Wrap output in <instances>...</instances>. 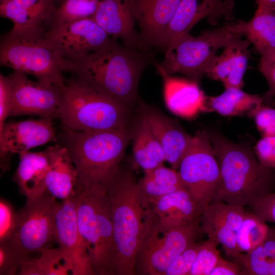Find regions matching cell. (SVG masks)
I'll list each match as a JSON object with an SVG mask.
<instances>
[{
    "mask_svg": "<svg viewBox=\"0 0 275 275\" xmlns=\"http://www.w3.org/2000/svg\"><path fill=\"white\" fill-rule=\"evenodd\" d=\"M99 2V0H63L58 6L49 28L92 17Z\"/></svg>",
    "mask_w": 275,
    "mask_h": 275,
    "instance_id": "d6a6232c",
    "label": "cell"
},
{
    "mask_svg": "<svg viewBox=\"0 0 275 275\" xmlns=\"http://www.w3.org/2000/svg\"><path fill=\"white\" fill-rule=\"evenodd\" d=\"M249 117L253 118L262 136L275 135V100L263 101L250 113Z\"/></svg>",
    "mask_w": 275,
    "mask_h": 275,
    "instance_id": "d590c367",
    "label": "cell"
},
{
    "mask_svg": "<svg viewBox=\"0 0 275 275\" xmlns=\"http://www.w3.org/2000/svg\"><path fill=\"white\" fill-rule=\"evenodd\" d=\"M202 234L200 218L186 225L167 228L151 216L135 256V274L164 275L175 258Z\"/></svg>",
    "mask_w": 275,
    "mask_h": 275,
    "instance_id": "9c48e42d",
    "label": "cell"
},
{
    "mask_svg": "<svg viewBox=\"0 0 275 275\" xmlns=\"http://www.w3.org/2000/svg\"><path fill=\"white\" fill-rule=\"evenodd\" d=\"M19 162L13 177L21 194L26 199L43 195L46 191L45 180L49 159L45 149L40 152L28 151L19 154Z\"/></svg>",
    "mask_w": 275,
    "mask_h": 275,
    "instance_id": "d4e9b609",
    "label": "cell"
},
{
    "mask_svg": "<svg viewBox=\"0 0 275 275\" xmlns=\"http://www.w3.org/2000/svg\"><path fill=\"white\" fill-rule=\"evenodd\" d=\"M219 169V181L211 202L253 207L274 192L275 170L262 166L247 146L217 132L208 133Z\"/></svg>",
    "mask_w": 275,
    "mask_h": 275,
    "instance_id": "7a4b0ae2",
    "label": "cell"
},
{
    "mask_svg": "<svg viewBox=\"0 0 275 275\" xmlns=\"http://www.w3.org/2000/svg\"><path fill=\"white\" fill-rule=\"evenodd\" d=\"M140 28L141 47L164 50L167 31L181 0H129Z\"/></svg>",
    "mask_w": 275,
    "mask_h": 275,
    "instance_id": "2e32d148",
    "label": "cell"
},
{
    "mask_svg": "<svg viewBox=\"0 0 275 275\" xmlns=\"http://www.w3.org/2000/svg\"><path fill=\"white\" fill-rule=\"evenodd\" d=\"M253 18L238 20L239 29L261 56L275 49V3L258 2Z\"/></svg>",
    "mask_w": 275,
    "mask_h": 275,
    "instance_id": "4316f807",
    "label": "cell"
},
{
    "mask_svg": "<svg viewBox=\"0 0 275 275\" xmlns=\"http://www.w3.org/2000/svg\"><path fill=\"white\" fill-rule=\"evenodd\" d=\"M178 172L184 186L204 210L218 184L219 169L207 132L199 131L182 159Z\"/></svg>",
    "mask_w": 275,
    "mask_h": 275,
    "instance_id": "8fae6325",
    "label": "cell"
},
{
    "mask_svg": "<svg viewBox=\"0 0 275 275\" xmlns=\"http://www.w3.org/2000/svg\"><path fill=\"white\" fill-rule=\"evenodd\" d=\"M242 37H237L226 46L219 56H216L206 74L210 78L221 81L225 89L243 86V77L247 68L251 44Z\"/></svg>",
    "mask_w": 275,
    "mask_h": 275,
    "instance_id": "603a6c76",
    "label": "cell"
},
{
    "mask_svg": "<svg viewBox=\"0 0 275 275\" xmlns=\"http://www.w3.org/2000/svg\"><path fill=\"white\" fill-rule=\"evenodd\" d=\"M258 2L275 3V0H256V3Z\"/></svg>",
    "mask_w": 275,
    "mask_h": 275,
    "instance_id": "ee69618b",
    "label": "cell"
},
{
    "mask_svg": "<svg viewBox=\"0 0 275 275\" xmlns=\"http://www.w3.org/2000/svg\"><path fill=\"white\" fill-rule=\"evenodd\" d=\"M63 0H57L58 3L59 5Z\"/></svg>",
    "mask_w": 275,
    "mask_h": 275,
    "instance_id": "f6af8a7d",
    "label": "cell"
},
{
    "mask_svg": "<svg viewBox=\"0 0 275 275\" xmlns=\"http://www.w3.org/2000/svg\"><path fill=\"white\" fill-rule=\"evenodd\" d=\"M132 139L133 167L140 168L145 172L162 165L166 161L160 143L140 114L132 129Z\"/></svg>",
    "mask_w": 275,
    "mask_h": 275,
    "instance_id": "83f0119b",
    "label": "cell"
},
{
    "mask_svg": "<svg viewBox=\"0 0 275 275\" xmlns=\"http://www.w3.org/2000/svg\"><path fill=\"white\" fill-rule=\"evenodd\" d=\"M245 213L243 206L212 202L201 215V230L208 238L221 244L227 255L236 259L240 254L237 234Z\"/></svg>",
    "mask_w": 275,
    "mask_h": 275,
    "instance_id": "ac0fdd59",
    "label": "cell"
},
{
    "mask_svg": "<svg viewBox=\"0 0 275 275\" xmlns=\"http://www.w3.org/2000/svg\"><path fill=\"white\" fill-rule=\"evenodd\" d=\"M238 20L202 31L196 37L188 34L170 45L160 63L155 65L169 74L181 73L198 84L206 75L218 49L242 37Z\"/></svg>",
    "mask_w": 275,
    "mask_h": 275,
    "instance_id": "ba28073f",
    "label": "cell"
},
{
    "mask_svg": "<svg viewBox=\"0 0 275 275\" xmlns=\"http://www.w3.org/2000/svg\"><path fill=\"white\" fill-rule=\"evenodd\" d=\"M269 229L265 222L253 213L245 211L237 234L239 252L249 253L259 246L266 239Z\"/></svg>",
    "mask_w": 275,
    "mask_h": 275,
    "instance_id": "1f68e13d",
    "label": "cell"
},
{
    "mask_svg": "<svg viewBox=\"0 0 275 275\" xmlns=\"http://www.w3.org/2000/svg\"><path fill=\"white\" fill-rule=\"evenodd\" d=\"M37 258L28 257L22 262L20 275H74L72 265L65 253L59 246L49 248Z\"/></svg>",
    "mask_w": 275,
    "mask_h": 275,
    "instance_id": "4dcf8cb0",
    "label": "cell"
},
{
    "mask_svg": "<svg viewBox=\"0 0 275 275\" xmlns=\"http://www.w3.org/2000/svg\"><path fill=\"white\" fill-rule=\"evenodd\" d=\"M58 204L46 190L39 197L27 199L23 207L16 212L14 230L7 239L25 258L33 253L41 254L56 242L55 213Z\"/></svg>",
    "mask_w": 275,
    "mask_h": 275,
    "instance_id": "30bf717a",
    "label": "cell"
},
{
    "mask_svg": "<svg viewBox=\"0 0 275 275\" xmlns=\"http://www.w3.org/2000/svg\"><path fill=\"white\" fill-rule=\"evenodd\" d=\"M144 173L138 180V188L142 202L148 209L161 197L185 187L178 171L163 164Z\"/></svg>",
    "mask_w": 275,
    "mask_h": 275,
    "instance_id": "f1b7e54d",
    "label": "cell"
},
{
    "mask_svg": "<svg viewBox=\"0 0 275 275\" xmlns=\"http://www.w3.org/2000/svg\"><path fill=\"white\" fill-rule=\"evenodd\" d=\"M148 209L153 219L167 228L191 223L200 218L204 210L186 187L161 197Z\"/></svg>",
    "mask_w": 275,
    "mask_h": 275,
    "instance_id": "7402d4cb",
    "label": "cell"
},
{
    "mask_svg": "<svg viewBox=\"0 0 275 275\" xmlns=\"http://www.w3.org/2000/svg\"><path fill=\"white\" fill-rule=\"evenodd\" d=\"M25 259L8 239L0 242V274L14 275Z\"/></svg>",
    "mask_w": 275,
    "mask_h": 275,
    "instance_id": "e575fe53",
    "label": "cell"
},
{
    "mask_svg": "<svg viewBox=\"0 0 275 275\" xmlns=\"http://www.w3.org/2000/svg\"><path fill=\"white\" fill-rule=\"evenodd\" d=\"M0 3L1 16L20 28L49 25L59 5L57 0H4Z\"/></svg>",
    "mask_w": 275,
    "mask_h": 275,
    "instance_id": "484cf974",
    "label": "cell"
},
{
    "mask_svg": "<svg viewBox=\"0 0 275 275\" xmlns=\"http://www.w3.org/2000/svg\"><path fill=\"white\" fill-rule=\"evenodd\" d=\"M92 18L109 37L121 39L124 46L146 51L134 28L136 21L129 0H100Z\"/></svg>",
    "mask_w": 275,
    "mask_h": 275,
    "instance_id": "ffe728a7",
    "label": "cell"
},
{
    "mask_svg": "<svg viewBox=\"0 0 275 275\" xmlns=\"http://www.w3.org/2000/svg\"><path fill=\"white\" fill-rule=\"evenodd\" d=\"M78 195L58 203L55 213L56 240L73 267L74 275L94 272L77 223Z\"/></svg>",
    "mask_w": 275,
    "mask_h": 275,
    "instance_id": "9a60e30c",
    "label": "cell"
},
{
    "mask_svg": "<svg viewBox=\"0 0 275 275\" xmlns=\"http://www.w3.org/2000/svg\"><path fill=\"white\" fill-rule=\"evenodd\" d=\"M44 26H13L0 41V64L62 87L65 60L44 39Z\"/></svg>",
    "mask_w": 275,
    "mask_h": 275,
    "instance_id": "8992f818",
    "label": "cell"
},
{
    "mask_svg": "<svg viewBox=\"0 0 275 275\" xmlns=\"http://www.w3.org/2000/svg\"><path fill=\"white\" fill-rule=\"evenodd\" d=\"M51 121L40 118L5 122L0 129V164L3 172L9 170L14 154L58 142Z\"/></svg>",
    "mask_w": 275,
    "mask_h": 275,
    "instance_id": "5bb4252c",
    "label": "cell"
},
{
    "mask_svg": "<svg viewBox=\"0 0 275 275\" xmlns=\"http://www.w3.org/2000/svg\"><path fill=\"white\" fill-rule=\"evenodd\" d=\"M76 193L78 229L87 247L94 274L111 275L114 232L106 189L95 188Z\"/></svg>",
    "mask_w": 275,
    "mask_h": 275,
    "instance_id": "52a82bcc",
    "label": "cell"
},
{
    "mask_svg": "<svg viewBox=\"0 0 275 275\" xmlns=\"http://www.w3.org/2000/svg\"><path fill=\"white\" fill-rule=\"evenodd\" d=\"M132 139L128 127L86 132L62 127L58 141L68 151L77 173L76 191L107 189Z\"/></svg>",
    "mask_w": 275,
    "mask_h": 275,
    "instance_id": "277c9868",
    "label": "cell"
},
{
    "mask_svg": "<svg viewBox=\"0 0 275 275\" xmlns=\"http://www.w3.org/2000/svg\"><path fill=\"white\" fill-rule=\"evenodd\" d=\"M237 274H241L240 266L225 260L221 257L209 275Z\"/></svg>",
    "mask_w": 275,
    "mask_h": 275,
    "instance_id": "7bdbcfd3",
    "label": "cell"
},
{
    "mask_svg": "<svg viewBox=\"0 0 275 275\" xmlns=\"http://www.w3.org/2000/svg\"><path fill=\"white\" fill-rule=\"evenodd\" d=\"M3 1H4V0H0V2H2Z\"/></svg>",
    "mask_w": 275,
    "mask_h": 275,
    "instance_id": "bcb514c9",
    "label": "cell"
},
{
    "mask_svg": "<svg viewBox=\"0 0 275 275\" xmlns=\"http://www.w3.org/2000/svg\"><path fill=\"white\" fill-rule=\"evenodd\" d=\"M251 208V212L263 221L275 224V192L261 198Z\"/></svg>",
    "mask_w": 275,
    "mask_h": 275,
    "instance_id": "60d3db41",
    "label": "cell"
},
{
    "mask_svg": "<svg viewBox=\"0 0 275 275\" xmlns=\"http://www.w3.org/2000/svg\"><path fill=\"white\" fill-rule=\"evenodd\" d=\"M49 166L45 180L46 190L62 201L76 195L77 173L68 150L60 144L46 149Z\"/></svg>",
    "mask_w": 275,
    "mask_h": 275,
    "instance_id": "cb8c5ba5",
    "label": "cell"
},
{
    "mask_svg": "<svg viewBox=\"0 0 275 275\" xmlns=\"http://www.w3.org/2000/svg\"><path fill=\"white\" fill-rule=\"evenodd\" d=\"M216 242L209 238L200 242L196 260L188 275L210 274L221 257Z\"/></svg>",
    "mask_w": 275,
    "mask_h": 275,
    "instance_id": "836d02e7",
    "label": "cell"
},
{
    "mask_svg": "<svg viewBox=\"0 0 275 275\" xmlns=\"http://www.w3.org/2000/svg\"><path fill=\"white\" fill-rule=\"evenodd\" d=\"M11 106V94L9 77L0 74V129L9 117Z\"/></svg>",
    "mask_w": 275,
    "mask_h": 275,
    "instance_id": "b9f144b4",
    "label": "cell"
},
{
    "mask_svg": "<svg viewBox=\"0 0 275 275\" xmlns=\"http://www.w3.org/2000/svg\"><path fill=\"white\" fill-rule=\"evenodd\" d=\"M200 242H195L172 261L166 270L164 275H188L196 260L200 248Z\"/></svg>",
    "mask_w": 275,
    "mask_h": 275,
    "instance_id": "8d00e7d4",
    "label": "cell"
},
{
    "mask_svg": "<svg viewBox=\"0 0 275 275\" xmlns=\"http://www.w3.org/2000/svg\"><path fill=\"white\" fill-rule=\"evenodd\" d=\"M140 114L160 143L166 161L178 170L193 140L179 123L160 111L140 102Z\"/></svg>",
    "mask_w": 275,
    "mask_h": 275,
    "instance_id": "d6986e66",
    "label": "cell"
},
{
    "mask_svg": "<svg viewBox=\"0 0 275 275\" xmlns=\"http://www.w3.org/2000/svg\"><path fill=\"white\" fill-rule=\"evenodd\" d=\"M138 180L133 168L121 163L106 189L114 232L111 275H135V256L151 216L140 198Z\"/></svg>",
    "mask_w": 275,
    "mask_h": 275,
    "instance_id": "3957f363",
    "label": "cell"
},
{
    "mask_svg": "<svg viewBox=\"0 0 275 275\" xmlns=\"http://www.w3.org/2000/svg\"><path fill=\"white\" fill-rule=\"evenodd\" d=\"M8 76L11 94L9 117L33 115L51 121L58 118L62 87L32 80L26 74L16 71Z\"/></svg>",
    "mask_w": 275,
    "mask_h": 275,
    "instance_id": "7c38bea8",
    "label": "cell"
},
{
    "mask_svg": "<svg viewBox=\"0 0 275 275\" xmlns=\"http://www.w3.org/2000/svg\"><path fill=\"white\" fill-rule=\"evenodd\" d=\"M263 102V96L245 93L240 88H229L218 96H207L205 112H216L225 116H249Z\"/></svg>",
    "mask_w": 275,
    "mask_h": 275,
    "instance_id": "f546056e",
    "label": "cell"
},
{
    "mask_svg": "<svg viewBox=\"0 0 275 275\" xmlns=\"http://www.w3.org/2000/svg\"><path fill=\"white\" fill-rule=\"evenodd\" d=\"M155 67L162 78L165 103L171 112L185 118H192L200 112H205L207 96L198 82L172 76Z\"/></svg>",
    "mask_w": 275,
    "mask_h": 275,
    "instance_id": "44dd1931",
    "label": "cell"
},
{
    "mask_svg": "<svg viewBox=\"0 0 275 275\" xmlns=\"http://www.w3.org/2000/svg\"><path fill=\"white\" fill-rule=\"evenodd\" d=\"M58 119L62 127L94 132L128 127L130 108L76 78L65 79Z\"/></svg>",
    "mask_w": 275,
    "mask_h": 275,
    "instance_id": "5b68a950",
    "label": "cell"
},
{
    "mask_svg": "<svg viewBox=\"0 0 275 275\" xmlns=\"http://www.w3.org/2000/svg\"><path fill=\"white\" fill-rule=\"evenodd\" d=\"M16 212L11 204L6 200H0V242L11 235L15 224Z\"/></svg>",
    "mask_w": 275,
    "mask_h": 275,
    "instance_id": "ab89813d",
    "label": "cell"
},
{
    "mask_svg": "<svg viewBox=\"0 0 275 275\" xmlns=\"http://www.w3.org/2000/svg\"><path fill=\"white\" fill-rule=\"evenodd\" d=\"M152 61L150 51L126 47L111 38L80 60L65 61L64 72L131 109L139 101L141 75Z\"/></svg>",
    "mask_w": 275,
    "mask_h": 275,
    "instance_id": "6da1fadb",
    "label": "cell"
},
{
    "mask_svg": "<svg viewBox=\"0 0 275 275\" xmlns=\"http://www.w3.org/2000/svg\"><path fill=\"white\" fill-rule=\"evenodd\" d=\"M111 38L92 17L50 27L44 34L47 43L71 61L101 48Z\"/></svg>",
    "mask_w": 275,
    "mask_h": 275,
    "instance_id": "4fadbf2b",
    "label": "cell"
},
{
    "mask_svg": "<svg viewBox=\"0 0 275 275\" xmlns=\"http://www.w3.org/2000/svg\"><path fill=\"white\" fill-rule=\"evenodd\" d=\"M258 68L269 86L268 91L262 96L264 101L269 102L275 96V49L261 56Z\"/></svg>",
    "mask_w": 275,
    "mask_h": 275,
    "instance_id": "74e56055",
    "label": "cell"
},
{
    "mask_svg": "<svg viewBox=\"0 0 275 275\" xmlns=\"http://www.w3.org/2000/svg\"><path fill=\"white\" fill-rule=\"evenodd\" d=\"M255 152L262 166L275 170V135L263 136L257 143Z\"/></svg>",
    "mask_w": 275,
    "mask_h": 275,
    "instance_id": "f35d334b",
    "label": "cell"
},
{
    "mask_svg": "<svg viewBox=\"0 0 275 275\" xmlns=\"http://www.w3.org/2000/svg\"><path fill=\"white\" fill-rule=\"evenodd\" d=\"M232 0H181L169 26L164 50L179 38L189 34L191 29L202 19L207 17L212 24L224 18L232 21Z\"/></svg>",
    "mask_w": 275,
    "mask_h": 275,
    "instance_id": "e0dca14e",
    "label": "cell"
}]
</instances>
